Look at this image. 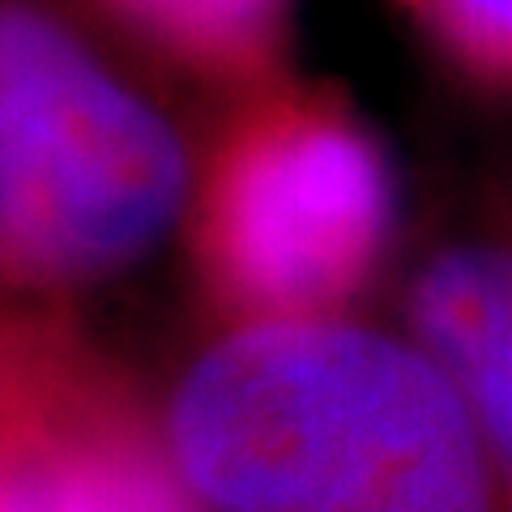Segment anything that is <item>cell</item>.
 Instances as JSON below:
<instances>
[{"label": "cell", "instance_id": "cell-1", "mask_svg": "<svg viewBox=\"0 0 512 512\" xmlns=\"http://www.w3.org/2000/svg\"><path fill=\"white\" fill-rule=\"evenodd\" d=\"M163 448L201 512H512L444 367L342 312L235 320L175 384Z\"/></svg>", "mask_w": 512, "mask_h": 512}, {"label": "cell", "instance_id": "cell-2", "mask_svg": "<svg viewBox=\"0 0 512 512\" xmlns=\"http://www.w3.org/2000/svg\"><path fill=\"white\" fill-rule=\"evenodd\" d=\"M171 120L39 0H0V269L82 286L146 256L188 197Z\"/></svg>", "mask_w": 512, "mask_h": 512}, {"label": "cell", "instance_id": "cell-3", "mask_svg": "<svg viewBox=\"0 0 512 512\" xmlns=\"http://www.w3.org/2000/svg\"><path fill=\"white\" fill-rule=\"evenodd\" d=\"M393 175L342 99L278 77L244 94L205 167L192 244L235 320L333 316L384 261Z\"/></svg>", "mask_w": 512, "mask_h": 512}, {"label": "cell", "instance_id": "cell-4", "mask_svg": "<svg viewBox=\"0 0 512 512\" xmlns=\"http://www.w3.org/2000/svg\"><path fill=\"white\" fill-rule=\"evenodd\" d=\"M0 512H201L171 457L47 346L0 444Z\"/></svg>", "mask_w": 512, "mask_h": 512}, {"label": "cell", "instance_id": "cell-5", "mask_svg": "<svg viewBox=\"0 0 512 512\" xmlns=\"http://www.w3.org/2000/svg\"><path fill=\"white\" fill-rule=\"evenodd\" d=\"M410 338L478 423L512 495V235H474L427 256L406 295Z\"/></svg>", "mask_w": 512, "mask_h": 512}, {"label": "cell", "instance_id": "cell-6", "mask_svg": "<svg viewBox=\"0 0 512 512\" xmlns=\"http://www.w3.org/2000/svg\"><path fill=\"white\" fill-rule=\"evenodd\" d=\"M99 5L197 77L244 94L282 77L295 0H99Z\"/></svg>", "mask_w": 512, "mask_h": 512}, {"label": "cell", "instance_id": "cell-7", "mask_svg": "<svg viewBox=\"0 0 512 512\" xmlns=\"http://www.w3.org/2000/svg\"><path fill=\"white\" fill-rule=\"evenodd\" d=\"M402 9L453 69L512 90V0H402Z\"/></svg>", "mask_w": 512, "mask_h": 512}, {"label": "cell", "instance_id": "cell-8", "mask_svg": "<svg viewBox=\"0 0 512 512\" xmlns=\"http://www.w3.org/2000/svg\"><path fill=\"white\" fill-rule=\"evenodd\" d=\"M47 346L52 342H35L18 329L0 325V444H5V431H9L13 410H18V397L26 393V384L35 376V367L43 363Z\"/></svg>", "mask_w": 512, "mask_h": 512}]
</instances>
